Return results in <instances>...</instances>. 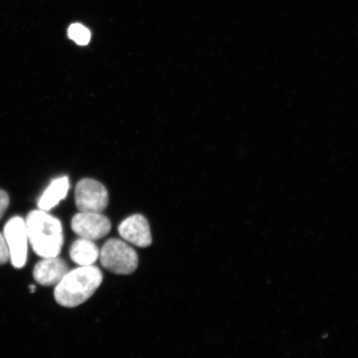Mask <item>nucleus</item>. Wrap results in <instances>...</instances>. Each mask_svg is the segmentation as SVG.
<instances>
[{
	"label": "nucleus",
	"mask_w": 358,
	"mask_h": 358,
	"mask_svg": "<svg viewBox=\"0 0 358 358\" xmlns=\"http://www.w3.org/2000/svg\"><path fill=\"white\" fill-rule=\"evenodd\" d=\"M10 252L3 235L0 232V265H4L10 261Z\"/></svg>",
	"instance_id": "obj_12"
},
{
	"label": "nucleus",
	"mask_w": 358,
	"mask_h": 358,
	"mask_svg": "<svg viewBox=\"0 0 358 358\" xmlns=\"http://www.w3.org/2000/svg\"><path fill=\"white\" fill-rule=\"evenodd\" d=\"M69 271L64 259L56 257L43 258L36 264L33 275L36 282L43 286L57 285Z\"/></svg>",
	"instance_id": "obj_8"
},
{
	"label": "nucleus",
	"mask_w": 358,
	"mask_h": 358,
	"mask_svg": "<svg viewBox=\"0 0 358 358\" xmlns=\"http://www.w3.org/2000/svg\"><path fill=\"white\" fill-rule=\"evenodd\" d=\"M118 231L125 241L138 248H148L152 243L149 222L141 214H134L120 224Z\"/></svg>",
	"instance_id": "obj_7"
},
{
	"label": "nucleus",
	"mask_w": 358,
	"mask_h": 358,
	"mask_svg": "<svg viewBox=\"0 0 358 358\" xmlns=\"http://www.w3.org/2000/svg\"><path fill=\"white\" fill-rule=\"evenodd\" d=\"M99 257L102 266L116 275H131L138 265L136 250L116 238L106 241L100 250Z\"/></svg>",
	"instance_id": "obj_3"
},
{
	"label": "nucleus",
	"mask_w": 358,
	"mask_h": 358,
	"mask_svg": "<svg viewBox=\"0 0 358 358\" xmlns=\"http://www.w3.org/2000/svg\"><path fill=\"white\" fill-rule=\"evenodd\" d=\"M69 37L80 46H86L91 40V32L80 24H73L69 27Z\"/></svg>",
	"instance_id": "obj_11"
},
{
	"label": "nucleus",
	"mask_w": 358,
	"mask_h": 358,
	"mask_svg": "<svg viewBox=\"0 0 358 358\" xmlns=\"http://www.w3.org/2000/svg\"><path fill=\"white\" fill-rule=\"evenodd\" d=\"M29 289H30V292L31 293H34L35 292V290H36V286L34 285H31L29 286Z\"/></svg>",
	"instance_id": "obj_14"
},
{
	"label": "nucleus",
	"mask_w": 358,
	"mask_h": 358,
	"mask_svg": "<svg viewBox=\"0 0 358 358\" xmlns=\"http://www.w3.org/2000/svg\"><path fill=\"white\" fill-rule=\"evenodd\" d=\"M75 203L80 213H101L109 203L108 192L95 179H82L76 186Z\"/></svg>",
	"instance_id": "obj_5"
},
{
	"label": "nucleus",
	"mask_w": 358,
	"mask_h": 358,
	"mask_svg": "<svg viewBox=\"0 0 358 358\" xmlns=\"http://www.w3.org/2000/svg\"><path fill=\"white\" fill-rule=\"evenodd\" d=\"M70 187L69 177H59L51 182L38 201V209L48 212L64 200Z\"/></svg>",
	"instance_id": "obj_9"
},
{
	"label": "nucleus",
	"mask_w": 358,
	"mask_h": 358,
	"mask_svg": "<svg viewBox=\"0 0 358 358\" xmlns=\"http://www.w3.org/2000/svg\"><path fill=\"white\" fill-rule=\"evenodd\" d=\"M71 229L80 238L96 241L108 235L111 223L102 213H79L71 219Z\"/></svg>",
	"instance_id": "obj_6"
},
{
	"label": "nucleus",
	"mask_w": 358,
	"mask_h": 358,
	"mask_svg": "<svg viewBox=\"0 0 358 358\" xmlns=\"http://www.w3.org/2000/svg\"><path fill=\"white\" fill-rule=\"evenodd\" d=\"M8 205H10V196H8L6 191L0 189V219L6 213Z\"/></svg>",
	"instance_id": "obj_13"
},
{
	"label": "nucleus",
	"mask_w": 358,
	"mask_h": 358,
	"mask_svg": "<svg viewBox=\"0 0 358 358\" xmlns=\"http://www.w3.org/2000/svg\"><path fill=\"white\" fill-rule=\"evenodd\" d=\"M25 222L34 252L42 258L59 257L64 243V228L59 219L38 209L31 211Z\"/></svg>",
	"instance_id": "obj_1"
},
{
	"label": "nucleus",
	"mask_w": 358,
	"mask_h": 358,
	"mask_svg": "<svg viewBox=\"0 0 358 358\" xmlns=\"http://www.w3.org/2000/svg\"><path fill=\"white\" fill-rule=\"evenodd\" d=\"M99 257L100 250L93 241L79 237L71 245L70 257L80 266H93Z\"/></svg>",
	"instance_id": "obj_10"
},
{
	"label": "nucleus",
	"mask_w": 358,
	"mask_h": 358,
	"mask_svg": "<svg viewBox=\"0 0 358 358\" xmlns=\"http://www.w3.org/2000/svg\"><path fill=\"white\" fill-rule=\"evenodd\" d=\"M3 235L10 252V261L16 268L24 267L28 259L29 236L24 218L15 216L3 228Z\"/></svg>",
	"instance_id": "obj_4"
},
{
	"label": "nucleus",
	"mask_w": 358,
	"mask_h": 358,
	"mask_svg": "<svg viewBox=\"0 0 358 358\" xmlns=\"http://www.w3.org/2000/svg\"><path fill=\"white\" fill-rule=\"evenodd\" d=\"M102 280V273L95 266H80L69 271L56 285V301L61 306L77 307L92 296Z\"/></svg>",
	"instance_id": "obj_2"
}]
</instances>
